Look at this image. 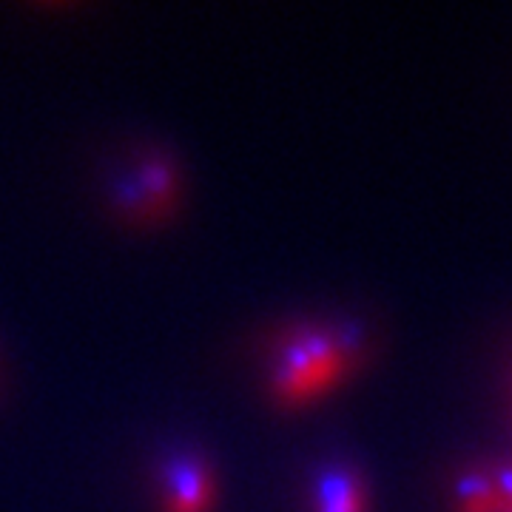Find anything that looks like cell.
Instances as JSON below:
<instances>
[{
    "label": "cell",
    "mask_w": 512,
    "mask_h": 512,
    "mask_svg": "<svg viewBox=\"0 0 512 512\" xmlns=\"http://www.w3.org/2000/svg\"><path fill=\"white\" fill-rule=\"evenodd\" d=\"M373 336L356 319H302L268 345L265 390L279 410H305L370 362Z\"/></svg>",
    "instance_id": "6da1fadb"
},
{
    "label": "cell",
    "mask_w": 512,
    "mask_h": 512,
    "mask_svg": "<svg viewBox=\"0 0 512 512\" xmlns=\"http://www.w3.org/2000/svg\"><path fill=\"white\" fill-rule=\"evenodd\" d=\"M111 208L128 225L148 228L168 220L183 197L180 165L171 154L151 148L109 183Z\"/></svg>",
    "instance_id": "7a4b0ae2"
},
{
    "label": "cell",
    "mask_w": 512,
    "mask_h": 512,
    "mask_svg": "<svg viewBox=\"0 0 512 512\" xmlns=\"http://www.w3.org/2000/svg\"><path fill=\"white\" fill-rule=\"evenodd\" d=\"M217 504V481L211 464L197 453H174L163 464L160 512H211Z\"/></svg>",
    "instance_id": "3957f363"
},
{
    "label": "cell",
    "mask_w": 512,
    "mask_h": 512,
    "mask_svg": "<svg viewBox=\"0 0 512 512\" xmlns=\"http://www.w3.org/2000/svg\"><path fill=\"white\" fill-rule=\"evenodd\" d=\"M311 512H370V490L350 461H328L311 476Z\"/></svg>",
    "instance_id": "277c9868"
},
{
    "label": "cell",
    "mask_w": 512,
    "mask_h": 512,
    "mask_svg": "<svg viewBox=\"0 0 512 512\" xmlns=\"http://www.w3.org/2000/svg\"><path fill=\"white\" fill-rule=\"evenodd\" d=\"M453 512H501L490 464H470L453 478Z\"/></svg>",
    "instance_id": "5b68a950"
},
{
    "label": "cell",
    "mask_w": 512,
    "mask_h": 512,
    "mask_svg": "<svg viewBox=\"0 0 512 512\" xmlns=\"http://www.w3.org/2000/svg\"><path fill=\"white\" fill-rule=\"evenodd\" d=\"M490 473H493L495 493L501 501V512H512V458L490 464Z\"/></svg>",
    "instance_id": "8992f818"
}]
</instances>
